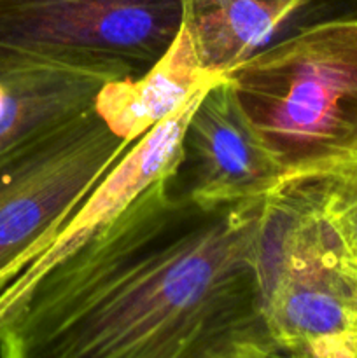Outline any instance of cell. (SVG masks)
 I'll return each mask as SVG.
<instances>
[{
  "mask_svg": "<svg viewBox=\"0 0 357 358\" xmlns=\"http://www.w3.org/2000/svg\"><path fill=\"white\" fill-rule=\"evenodd\" d=\"M170 175L35 283L0 322V357H279L259 308L268 196L205 205Z\"/></svg>",
  "mask_w": 357,
  "mask_h": 358,
  "instance_id": "6da1fadb",
  "label": "cell"
},
{
  "mask_svg": "<svg viewBox=\"0 0 357 358\" xmlns=\"http://www.w3.org/2000/svg\"><path fill=\"white\" fill-rule=\"evenodd\" d=\"M223 77L287 182L331 177L357 157V20L294 31Z\"/></svg>",
  "mask_w": 357,
  "mask_h": 358,
  "instance_id": "7a4b0ae2",
  "label": "cell"
},
{
  "mask_svg": "<svg viewBox=\"0 0 357 358\" xmlns=\"http://www.w3.org/2000/svg\"><path fill=\"white\" fill-rule=\"evenodd\" d=\"M328 184L287 182L265 201L259 308L279 357L357 358V262L326 212Z\"/></svg>",
  "mask_w": 357,
  "mask_h": 358,
  "instance_id": "3957f363",
  "label": "cell"
},
{
  "mask_svg": "<svg viewBox=\"0 0 357 358\" xmlns=\"http://www.w3.org/2000/svg\"><path fill=\"white\" fill-rule=\"evenodd\" d=\"M181 0H0V70L69 63L130 79L175 41Z\"/></svg>",
  "mask_w": 357,
  "mask_h": 358,
  "instance_id": "277c9868",
  "label": "cell"
},
{
  "mask_svg": "<svg viewBox=\"0 0 357 358\" xmlns=\"http://www.w3.org/2000/svg\"><path fill=\"white\" fill-rule=\"evenodd\" d=\"M130 147L93 107L0 161V292L49 247Z\"/></svg>",
  "mask_w": 357,
  "mask_h": 358,
  "instance_id": "5b68a950",
  "label": "cell"
},
{
  "mask_svg": "<svg viewBox=\"0 0 357 358\" xmlns=\"http://www.w3.org/2000/svg\"><path fill=\"white\" fill-rule=\"evenodd\" d=\"M168 184L205 205L262 199L287 184L224 77L196 103L182 138V156Z\"/></svg>",
  "mask_w": 357,
  "mask_h": 358,
  "instance_id": "8992f818",
  "label": "cell"
},
{
  "mask_svg": "<svg viewBox=\"0 0 357 358\" xmlns=\"http://www.w3.org/2000/svg\"><path fill=\"white\" fill-rule=\"evenodd\" d=\"M205 91L192 96L184 107L132 143L125 156L66 220L49 247L0 292V322L24 299L52 266L76 250L102 224L121 212L142 189L164 175L174 173L182 156L186 126Z\"/></svg>",
  "mask_w": 357,
  "mask_h": 358,
  "instance_id": "52a82bcc",
  "label": "cell"
},
{
  "mask_svg": "<svg viewBox=\"0 0 357 358\" xmlns=\"http://www.w3.org/2000/svg\"><path fill=\"white\" fill-rule=\"evenodd\" d=\"M182 24L216 76L314 24L357 20V0H181Z\"/></svg>",
  "mask_w": 357,
  "mask_h": 358,
  "instance_id": "ba28073f",
  "label": "cell"
},
{
  "mask_svg": "<svg viewBox=\"0 0 357 358\" xmlns=\"http://www.w3.org/2000/svg\"><path fill=\"white\" fill-rule=\"evenodd\" d=\"M112 76L69 63L0 70V161L94 107Z\"/></svg>",
  "mask_w": 357,
  "mask_h": 358,
  "instance_id": "9c48e42d",
  "label": "cell"
},
{
  "mask_svg": "<svg viewBox=\"0 0 357 358\" xmlns=\"http://www.w3.org/2000/svg\"><path fill=\"white\" fill-rule=\"evenodd\" d=\"M220 79L203 69L195 42L181 23L175 41L150 69L102 86L94 110L115 135L133 143Z\"/></svg>",
  "mask_w": 357,
  "mask_h": 358,
  "instance_id": "30bf717a",
  "label": "cell"
},
{
  "mask_svg": "<svg viewBox=\"0 0 357 358\" xmlns=\"http://www.w3.org/2000/svg\"><path fill=\"white\" fill-rule=\"evenodd\" d=\"M326 212L357 259V157L329 177Z\"/></svg>",
  "mask_w": 357,
  "mask_h": 358,
  "instance_id": "8fae6325",
  "label": "cell"
},
{
  "mask_svg": "<svg viewBox=\"0 0 357 358\" xmlns=\"http://www.w3.org/2000/svg\"><path fill=\"white\" fill-rule=\"evenodd\" d=\"M356 262H357V259H356Z\"/></svg>",
  "mask_w": 357,
  "mask_h": 358,
  "instance_id": "7c38bea8",
  "label": "cell"
}]
</instances>
